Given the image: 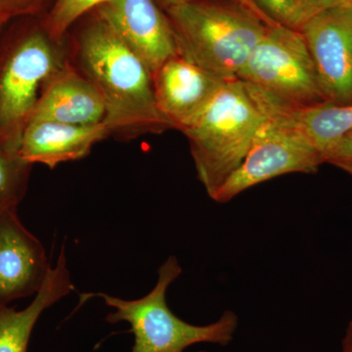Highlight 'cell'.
<instances>
[{
	"label": "cell",
	"instance_id": "6da1fadb",
	"mask_svg": "<svg viewBox=\"0 0 352 352\" xmlns=\"http://www.w3.org/2000/svg\"><path fill=\"white\" fill-rule=\"evenodd\" d=\"M78 57L103 97L111 134L134 138L173 129L157 108L149 69L98 16L82 32Z\"/></svg>",
	"mask_w": 352,
	"mask_h": 352
},
{
	"label": "cell",
	"instance_id": "7a4b0ae2",
	"mask_svg": "<svg viewBox=\"0 0 352 352\" xmlns=\"http://www.w3.org/2000/svg\"><path fill=\"white\" fill-rule=\"evenodd\" d=\"M164 11L178 55L224 80H237L270 27L236 0H193Z\"/></svg>",
	"mask_w": 352,
	"mask_h": 352
},
{
	"label": "cell",
	"instance_id": "3957f363",
	"mask_svg": "<svg viewBox=\"0 0 352 352\" xmlns=\"http://www.w3.org/2000/svg\"><path fill=\"white\" fill-rule=\"evenodd\" d=\"M264 116L243 80L224 83L212 101L179 129L188 138L197 173L212 197L244 161Z\"/></svg>",
	"mask_w": 352,
	"mask_h": 352
},
{
	"label": "cell",
	"instance_id": "277c9868",
	"mask_svg": "<svg viewBox=\"0 0 352 352\" xmlns=\"http://www.w3.org/2000/svg\"><path fill=\"white\" fill-rule=\"evenodd\" d=\"M182 266L175 256H170L160 267L154 289L147 296L135 300H124L106 294L82 295L100 296L115 311L108 315L110 323L126 321L134 335L131 352H184L193 344L228 346L238 329L237 314L226 311L219 320L205 326H196L178 318L166 303L168 287L182 274Z\"/></svg>",
	"mask_w": 352,
	"mask_h": 352
},
{
	"label": "cell",
	"instance_id": "5b68a950",
	"mask_svg": "<svg viewBox=\"0 0 352 352\" xmlns=\"http://www.w3.org/2000/svg\"><path fill=\"white\" fill-rule=\"evenodd\" d=\"M238 78L300 105L326 102L302 32L287 25L268 27Z\"/></svg>",
	"mask_w": 352,
	"mask_h": 352
},
{
	"label": "cell",
	"instance_id": "8992f818",
	"mask_svg": "<svg viewBox=\"0 0 352 352\" xmlns=\"http://www.w3.org/2000/svg\"><path fill=\"white\" fill-rule=\"evenodd\" d=\"M45 32L23 39L7 58L0 73V131L20 145L14 133L32 119L44 87L68 64L65 52Z\"/></svg>",
	"mask_w": 352,
	"mask_h": 352
},
{
	"label": "cell",
	"instance_id": "52a82bcc",
	"mask_svg": "<svg viewBox=\"0 0 352 352\" xmlns=\"http://www.w3.org/2000/svg\"><path fill=\"white\" fill-rule=\"evenodd\" d=\"M323 164V154L300 132L283 120L264 116L244 161L210 198L228 203L245 190L277 176L314 173Z\"/></svg>",
	"mask_w": 352,
	"mask_h": 352
},
{
	"label": "cell",
	"instance_id": "ba28073f",
	"mask_svg": "<svg viewBox=\"0 0 352 352\" xmlns=\"http://www.w3.org/2000/svg\"><path fill=\"white\" fill-rule=\"evenodd\" d=\"M298 31L311 54L325 101L352 103V6L317 14Z\"/></svg>",
	"mask_w": 352,
	"mask_h": 352
},
{
	"label": "cell",
	"instance_id": "9c48e42d",
	"mask_svg": "<svg viewBox=\"0 0 352 352\" xmlns=\"http://www.w3.org/2000/svg\"><path fill=\"white\" fill-rule=\"evenodd\" d=\"M97 16L149 69L152 76L177 56L170 20L155 0H111L96 9Z\"/></svg>",
	"mask_w": 352,
	"mask_h": 352
},
{
	"label": "cell",
	"instance_id": "30bf717a",
	"mask_svg": "<svg viewBox=\"0 0 352 352\" xmlns=\"http://www.w3.org/2000/svg\"><path fill=\"white\" fill-rule=\"evenodd\" d=\"M50 268L43 245L16 212L0 215V305L38 293Z\"/></svg>",
	"mask_w": 352,
	"mask_h": 352
},
{
	"label": "cell",
	"instance_id": "8fae6325",
	"mask_svg": "<svg viewBox=\"0 0 352 352\" xmlns=\"http://www.w3.org/2000/svg\"><path fill=\"white\" fill-rule=\"evenodd\" d=\"M226 82L179 55L168 60L153 76L157 108L178 131L212 101Z\"/></svg>",
	"mask_w": 352,
	"mask_h": 352
},
{
	"label": "cell",
	"instance_id": "7c38bea8",
	"mask_svg": "<svg viewBox=\"0 0 352 352\" xmlns=\"http://www.w3.org/2000/svg\"><path fill=\"white\" fill-rule=\"evenodd\" d=\"M248 91L265 117L276 118L300 132L323 154L347 132L352 131V103L300 105L245 82Z\"/></svg>",
	"mask_w": 352,
	"mask_h": 352
},
{
	"label": "cell",
	"instance_id": "4fadbf2b",
	"mask_svg": "<svg viewBox=\"0 0 352 352\" xmlns=\"http://www.w3.org/2000/svg\"><path fill=\"white\" fill-rule=\"evenodd\" d=\"M105 117V103L98 88L67 64L44 87L30 122L94 126L104 122Z\"/></svg>",
	"mask_w": 352,
	"mask_h": 352
},
{
	"label": "cell",
	"instance_id": "5bb4252c",
	"mask_svg": "<svg viewBox=\"0 0 352 352\" xmlns=\"http://www.w3.org/2000/svg\"><path fill=\"white\" fill-rule=\"evenodd\" d=\"M111 135L104 122L94 126L32 120L21 138V156L30 164H43L50 168L66 162L87 157L97 143Z\"/></svg>",
	"mask_w": 352,
	"mask_h": 352
},
{
	"label": "cell",
	"instance_id": "9a60e30c",
	"mask_svg": "<svg viewBox=\"0 0 352 352\" xmlns=\"http://www.w3.org/2000/svg\"><path fill=\"white\" fill-rule=\"evenodd\" d=\"M74 289L64 249L34 300L25 309L0 305V352H27L32 330L46 309Z\"/></svg>",
	"mask_w": 352,
	"mask_h": 352
},
{
	"label": "cell",
	"instance_id": "2e32d148",
	"mask_svg": "<svg viewBox=\"0 0 352 352\" xmlns=\"http://www.w3.org/2000/svg\"><path fill=\"white\" fill-rule=\"evenodd\" d=\"M19 145L0 147V215L16 212L32 164L21 156Z\"/></svg>",
	"mask_w": 352,
	"mask_h": 352
},
{
	"label": "cell",
	"instance_id": "e0dca14e",
	"mask_svg": "<svg viewBox=\"0 0 352 352\" xmlns=\"http://www.w3.org/2000/svg\"><path fill=\"white\" fill-rule=\"evenodd\" d=\"M109 1L111 0H54L46 20L45 31L50 38L62 43L71 25L85 14Z\"/></svg>",
	"mask_w": 352,
	"mask_h": 352
},
{
	"label": "cell",
	"instance_id": "ac0fdd59",
	"mask_svg": "<svg viewBox=\"0 0 352 352\" xmlns=\"http://www.w3.org/2000/svg\"><path fill=\"white\" fill-rule=\"evenodd\" d=\"M347 6H352V0H296L289 27L298 31L307 20L317 14Z\"/></svg>",
	"mask_w": 352,
	"mask_h": 352
},
{
	"label": "cell",
	"instance_id": "d6986e66",
	"mask_svg": "<svg viewBox=\"0 0 352 352\" xmlns=\"http://www.w3.org/2000/svg\"><path fill=\"white\" fill-rule=\"evenodd\" d=\"M324 163L337 166L352 176V131L328 148L324 154Z\"/></svg>",
	"mask_w": 352,
	"mask_h": 352
},
{
	"label": "cell",
	"instance_id": "ffe728a7",
	"mask_svg": "<svg viewBox=\"0 0 352 352\" xmlns=\"http://www.w3.org/2000/svg\"><path fill=\"white\" fill-rule=\"evenodd\" d=\"M50 2L51 0H0V25L18 16L41 13Z\"/></svg>",
	"mask_w": 352,
	"mask_h": 352
},
{
	"label": "cell",
	"instance_id": "44dd1931",
	"mask_svg": "<svg viewBox=\"0 0 352 352\" xmlns=\"http://www.w3.org/2000/svg\"><path fill=\"white\" fill-rule=\"evenodd\" d=\"M254 2L271 19L289 27L296 0H254Z\"/></svg>",
	"mask_w": 352,
	"mask_h": 352
},
{
	"label": "cell",
	"instance_id": "7402d4cb",
	"mask_svg": "<svg viewBox=\"0 0 352 352\" xmlns=\"http://www.w3.org/2000/svg\"><path fill=\"white\" fill-rule=\"evenodd\" d=\"M155 1L159 4V6L161 7L163 10H164V9L168 8V7L177 6V4L180 3H184V2L193 1V0H155ZM236 1L241 2V3L247 6L248 8L254 11V13L258 14L259 17H261V19H263L268 25H279L278 23L275 22L274 20L268 17V16L266 15V14L264 13L256 3H254V0H236Z\"/></svg>",
	"mask_w": 352,
	"mask_h": 352
},
{
	"label": "cell",
	"instance_id": "603a6c76",
	"mask_svg": "<svg viewBox=\"0 0 352 352\" xmlns=\"http://www.w3.org/2000/svg\"><path fill=\"white\" fill-rule=\"evenodd\" d=\"M342 352H352V321L349 322L342 340Z\"/></svg>",
	"mask_w": 352,
	"mask_h": 352
},
{
	"label": "cell",
	"instance_id": "cb8c5ba5",
	"mask_svg": "<svg viewBox=\"0 0 352 352\" xmlns=\"http://www.w3.org/2000/svg\"><path fill=\"white\" fill-rule=\"evenodd\" d=\"M199 352H206V351H199Z\"/></svg>",
	"mask_w": 352,
	"mask_h": 352
}]
</instances>
